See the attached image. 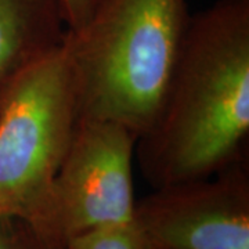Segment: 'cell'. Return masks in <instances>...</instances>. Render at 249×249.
I'll return each mask as SVG.
<instances>
[{
    "instance_id": "6da1fadb",
    "label": "cell",
    "mask_w": 249,
    "mask_h": 249,
    "mask_svg": "<svg viewBox=\"0 0 249 249\" xmlns=\"http://www.w3.org/2000/svg\"><path fill=\"white\" fill-rule=\"evenodd\" d=\"M249 0L191 14L157 118L134 158L152 187L204 178L248 158Z\"/></svg>"
},
{
    "instance_id": "7a4b0ae2",
    "label": "cell",
    "mask_w": 249,
    "mask_h": 249,
    "mask_svg": "<svg viewBox=\"0 0 249 249\" xmlns=\"http://www.w3.org/2000/svg\"><path fill=\"white\" fill-rule=\"evenodd\" d=\"M186 0H100L67 29L79 118L111 121L139 139L157 118L190 19Z\"/></svg>"
},
{
    "instance_id": "3957f363",
    "label": "cell",
    "mask_w": 249,
    "mask_h": 249,
    "mask_svg": "<svg viewBox=\"0 0 249 249\" xmlns=\"http://www.w3.org/2000/svg\"><path fill=\"white\" fill-rule=\"evenodd\" d=\"M78 122L61 46L0 100V217L37 224Z\"/></svg>"
},
{
    "instance_id": "277c9868",
    "label": "cell",
    "mask_w": 249,
    "mask_h": 249,
    "mask_svg": "<svg viewBox=\"0 0 249 249\" xmlns=\"http://www.w3.org/2000/svg\"><path fill=\"white\" fill-rule=\"evenodd\" d=\"M136 142L122 124L79 118L36 231L65 245L98 226L132 222Z\"/></svg>"
},
{
    "instance_id": "5b68a950",
    "label": "cell",
    "mask_w": 249,
    "mask_h": 249,
    "mask_svg": "<svg viewBox=\"0 0 249 249\" xmlns=\"http://www.w3.org/2000/svg\"><path fill=\"white\" fill-rule=\"evenodd\" d=\"M133 222L147 249H249L248 158L152 188L136 201Z\"/></svg>"
},
{
    "instance_id": "8992f818",
    "label": "cell",
    "mask_w": 249,
    "mask_h": 249,
    "mask_svg": "<svg viewBox=\"0 0 249 249\" xmlns=\"http://www.w3.org/2000/svg\"><path fill=\"white\" fill-rule=\"evenodd\" d=\"M65 31L58 0H0V100L61 47Z\"/></svg>"
},
{
    "instance_id": "52a82bcc",
    "label": "cell",
    "mask_w": 249,
    "mask_h": 249,
    "mask_svg": "<svg viewBox=\"0 0 249 249\" xmlns=\"http://www.w3.org/2000/svg\"><path fill=\"white\" fill-rule=\"evenodd\" d=\"M65 249H147L134 222L98 226L72 237Z\"/></svg>"
},
{
    "instance_id": "ba28073f",
    "label": "cell",
    "mask_w": 249,
    "mask_h": 249,
    "mask_svg": "<svg viewBox=\"0 0 249 249\" xmlns=\"http://www.w3.org/2000/svg\"><path fill=\"white\" fill-rule=\"evenodd\" d=\"M0 249H65V245L46 240L18 217H0Z\"/></svg>"
},
{
    "instance_id": "9c48e42d",
    "label": "cell",
    "mask_w": 249,
    "mask_h": 249,
    "mask_svg": "<svg viewBox=\"0 0 249 249\" xmlns=\"http://www.w3.org/2000/svg\"><path fill=\"white\" fill-rule=\"evenodd\" d=\"M98 1L100 0H58L67 29L82 27L89 19Z\"/></svg>"
}]
</instances>
